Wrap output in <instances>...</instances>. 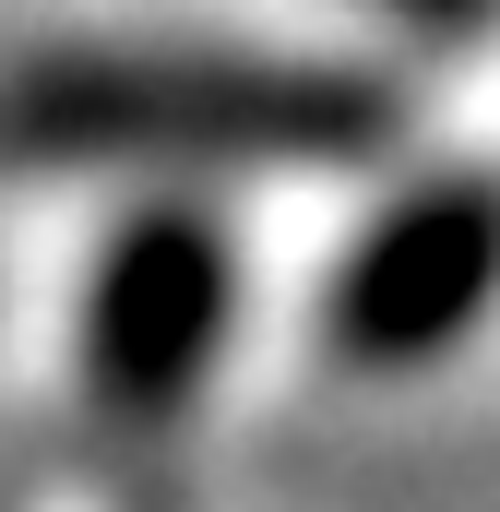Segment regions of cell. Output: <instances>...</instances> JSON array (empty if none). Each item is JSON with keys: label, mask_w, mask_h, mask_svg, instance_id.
Returning <instances> with one entry per match:
<instances>
[{"label": "cell", "mask_w": 500, "mask_h": 512, "mask_svg": "<svg viewBox=\"0 0 500 512\" xmlns=\"http://www.w3.org/2000/svg\"><path fill=\"white\" fill-rule=\"evenodd\" d=\"M500 298V191L489 179H417L405 203H381L358 251L334 262L322 334L358 370H417L453 334H477Z\"/></svg>", "instance_id": "2"}, {"label": "cell", "mask_w": 500, "mask_h": 512, "mask_svg": "<svg viewBox=\"0 0 500 512\" xmlns=\"http://www.w3.org/2000/svg\"><path fill=\"white\" fill-rule=\"evenodd\" d=\"M227 346V239L191 203L131 215L84 286V382L108 417H179Z\"/></svg>", "instance_id": "3"}, {"label": "cell", "mask_w": 500, "mask_h": 512, "mask_svg": "<svg viewBox=\"0 0 500 512\" xmlns=\"http://www.w3.org/2000/svg\"><path fill=\"white\" fill-rule=\"evenodd\" d=\"M370 12H393V24H417V36H477L500 0H370Z\"/></svg>", "instance_id": "4"}, {"label": "cell", "mask_w": 500, "mask_h": 512, "mask_svg": "<svg viewBox=\"0 0 500 512\" xmlns=\"http://www.w3.org/2000/svg\"><path fill=\"white\" fill-rule=\"evenodd\" d=\"M393 120V84L358 60L227 36H84L0 72L12 167H334Z\"/></svg>", "instance_id": "1"}]
</instances>
